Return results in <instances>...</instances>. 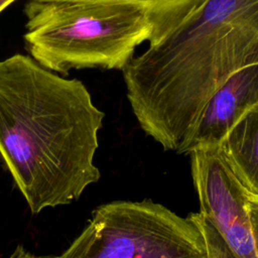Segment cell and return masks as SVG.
<instances>
[{"mask_svg": "<svg viewBox=\"0 0 258 258\" xmlns=\"http://www.w3.org/2000/svg\"><path fill=\"white\" fill-rule=\"evenodd\" d=\"M104 117L80 80L21 53L0 60V160L32 214L69 205L99 181Z\"/></svg>", "mask_w": 258, "mask_h": 258, "instance_id": "obj_1", "label": "cell"}, {"mask_svg": "<svg viewBox=\"0 0 258 258\" xmlns=\"http://www.w3.org/2000/svg\"><path fill=\"white\" fill-rule=\"evenodd\" d=\"M258 61V0H209L122 70L142 130L181 153L205 107L238 71Z\"/></svg>", "mask_w": 258, "mask_h": 258, "instance_id": "obj_2", "label": "cell"}, {"mask_svg": "<svg viewBox=\"0 0 258 258\" xmlns=\"http://www.w3.org/2000/svg\"><path fill=\"white\" fill-rule=\"evenodd\" d=\"M24 41L45 69L123 70L153 28L139 9L125 4L79 0H28Z\"/></svg>", "mask_w": 258, "mask_h": 258, "instance_id": "obj_3", "label": "cell"}, {"mask_svg": "<svg viewBox=\"0 0 258 258\" xmlns=\"http://www.w3.org/2000/svg\"><path fill=\"white\" fill-rule=\"evenodd\" d=\"M50 258H209L196 223L145 199L96 208L82 233Z\"/></svg>", "mask_w": 258, "mask_h": 258, "instance_id": "obj_4", "label": "cell"}, {"mask_svg": "<svg viewBox=\"0 0 258 258\" xmlns=\"http://www.w3.org/2000/svg\"><path fill=\"white\" fill-rule=\"evenodd\" d=\"M188 154L200 213L210 221L236 258H257L247 213L248 190L231 170L218 146L196 149Z\"/></svg>", "mask_w": 258, "mask_h": 258, "instance_id": "obj_5", "label": "cell"}, {"mask_svg": "<svg viewBox=\"0 0 258 258\" xmlns=\"http://www.w3.org/2000/svg\"><path fill=\"white\" fill-rule=\"evenodd\" d=\"M258 106V61L234 74L211 98L181 153L218 146L227 132Z\"/></svg>", "mask_w": 258, "mask_h": 258, "instance_id": "obj_6", "label": "cell"}, {"mask_svg": "<svg viewBox=\"0 0 258 258\" xmlns=\"http://www.w3.org/2000/svg\"><path fill=\"white\" fill-rule=\"evenodd\" d=\"M218 147L241 183L258 196V106L227 132Z\"/></svg>", "mask_w": 258, "mask_h": 258, "instance_id": "obj_7", "label": "cell"}, {"mask_svg": "<svg viewBox=\"0 0 258 258\" xmlns=\"http://www.w3.org/2000/svg\"><path fill=\"white\" fill-rule=\"evenodd\" d=\"M50 1V0H33ZM125 4L141 10L150 21L153 32L149 45L174 32L192 17L209 0H79Z\"/></svg>", "mask_w": 258, "mask_h": 258, "instance_id": "obj_8", "label": "cell"}, {"mask_svg": "<svg viewBox=\"0 0 258 258\" xmlns=\"http://www.w3.org/2000/svg\"><path fill=\"white\" fill-rule=\"evenodd\" d=\"M201 230L209 258H236L210 221L200 212L187 215Z\"/></svg>", "mask_w": 258, "mask_h": 258, "instance_id": "obj_9", "label": "cell"}, {"mask_svg": "<svg viewBox=\"0 0 258 258\" xmlns=\"http://www.w3.org/2000/svg\"><path fill=\"white\" fill-rule=\"evenodd\" d=\"M247 213L251 225L255 251L258 258V196L247 192Z\"/></svg>", "mask_w": 258, "mask_h": 258, "instance_id": "obj_10", "label": "cell"}, {"mask_svg": "<svg viewBox=\"0 0 258 258\" xmlns=\"http://www.w3.org/2000/svg\"><path fill=\"white\" fill-rule=\"evenodd\" d=\"M8 258H50V257L36 256V255L30 253L29 251H27L22 245H18Z\"/></svg>", "mask_w": 258, "mask_h": 258, "instance_id": "obj_11", "label": "cell"}, {"mask_svg": "<svg viewBox=\"0 0 258 258\" xmlns=\"http://www.w3.org/2000/svg\"><path fill=\"white\" fill-rule=\"evenodd\" d=\"M15 0H0V12L4 10L6 7H8V5H10Z\"/></svg>", "mask_w": 258, "mask_h": 258, "instance_id": "obj_12", "label": "cell"}]
</instances>
